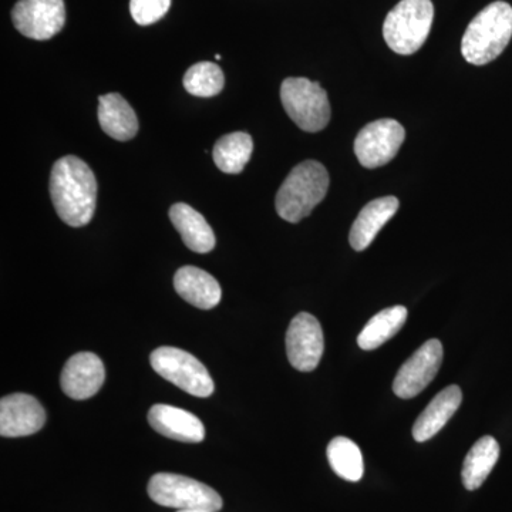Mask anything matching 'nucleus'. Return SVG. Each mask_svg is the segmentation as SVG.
Instances as JSON below:
<instances>
[{"label": "nucleus", "instance_id": "nucleus-1", "mask_svg": "<svg viewBox=\"0 0 512 512\" xmlns=\"http://www.w3.org/2000/svg\"><path fill=\"white\" fill-rule=\"evenodd\" d=\"M50 198L60 220L74 228L92 221L97 202V180L92 168L76 156L57 160L50 174Z\"/></svg>", "mask_w": 512, "mask_h": 512}, {"label": "nucleus", "instance_id": "nucleus-2", "mask_svg": "<svg viewBox=\"0 0 512 512\" xmlns=\"http://www.w3.org/2000/svg\"><path fill=\"white\" fill-rule=\"evenodd\" d=\"M511 37V5L494 2L471 20L461 40V53L468 63L484 66L504 52Z\"/></svg>", "mask_w": 512, "mask_h": 512}, {"label": "nucleus", "instance_id": "nucleus-3", "mask_svg": "<svg viewBox=\"0 0 512 512\" xmlns=\"http://www.w3.org/2000/svg\"><path fill=\"white\" fill-rule=\"evenodd\" d=\"M328 170L318 161L308 160L296 165L276 194V212L282 220L302 221L328 194Z\"/></svg>", "mask_w": 512, "mask_h": 512}, {"label": "nucleus", "instance_id": "nucleus-4", "mask_svg": "<svg viewBox=\"0 0 512 512\" xmlns=\"http://www.w3.org/2000/svg\"><path fill=\"white\" fill-rule=\"evenodd\" d=\"M433 19L431 0H402L384 20L383 36L387 46L397 55H413L426 43Z\"/></svg>", "mask_w": 512, "mask_h": 512}, {"label": "nucleus", "instance_id": "nucleus-5", "mask_svg": "<svg viewBox=\"0 0 512 512\" xmlns=\"http://www.w3.org/2000/svg\"><path fill=\"white\" fill-rule=\"evenodd\" d=\"M147 491L154 503L178 511L218 512L224 507L221 495L214 488L180 474H156L151 477Z\"/></svg>", "mask_w": 512, "mask_h": 512}, {"label": "nucleus", "instance_id": "nucleus-6", "mask_svg": "<svg viewBox=\"0 0 512 512\" xmlns=\"http://www.w3.org/2000/svg\"><path fill=\"white\" fill-rule=\"evenodd\" d=\"M281 100L286 114L306 133H318L328 126V94L318 82L305 77H288L281 86Z\"/></svg>", "mask_w": 512, "mask_h": 512}, {"label": "nucleus", "instance_id": "nucleus-7", "mask_svg": "<svg viewBox=\"0 0 512 512\" xmlns=\"http://www.w3.org/2000/svg\"><path fill=\"white\" fill-rule=\"evenodd\" d=\"M150 362L158 375L191 396L205 399L214 393V380L207 367L185 350L163 346L151 353Z\"/></svg>", "mask_w": 512, "mask_h": 512}, {"label": "nucleus", "instance_id": "nucleus-8", "mask_svg": "<svg viewBox=\"0 0 512 512\" xmlns=\"http://www.w3.org/2000/svg\"><path fill=\"white\" fill-rule=\"evenodd\" d=\"M404 138H406V131L399 121L392 119L373 121L357 134L355 140L357 160L369 170L383 167L397 156Z\"/></svg>", "mask_w": 512, "mask_h": 512}, {"label": "nucleus", "instance_id": "nucleus-9", "mask_svg": "<svg viewBox=\"0 0 512 512\" xmlns=\"http://www.w3.org/2000/svg\"><path fill=\"white\" fill-rule=\"evenodd\" d=\"M15 28L33 40H49L64 28L63 0H19L12 10Z\"/></svg>", "mask_w": 512, "mask_h": 512}, {"label": "nucleus", "instance_id": "nucleus-10", "mask_svg": "<svg viewBox=\"0 0 512 512\" xmlns=\"http://www.w3.org/2000/svg\"><path fill=\"white\" fill-rule=\"evenodd\" d=\"M443 362L440 340H427L413 356L403 363L393 382V392L400 399H413L423 392L439 373Z\"/></svg>", "mask_w": 512, "mask_h": 512}, {"label": "nucleus", "instance_id": "nucleus-11", "mask_svg": "<svg viewBox=\"0 0 512 512\" xmlns=\"http://www.w3.org/2000/svg\"><path fill=\"white\" fill-rule=\"evenodd\" d=\"M325 350L322 326L315 316L299 313L286 332L289 363L299 372H312L318 367Z\"/></svg>", "mask_w": 512, "mask_h": 512}, {"label": "nucleus", "instance_id": "nucleus-12", "mask_svg": "<svg viewBox=\"0 0 512 512\" xmlns=\"http://www.w3.org/2000/svg\"><path fill=\"white\" fill-rule=\"evenodd\" d=\"M46 423L42 404L29 394L16 393L0 400L2 437H26L37 433Z\"/></svg>", "mask_w": 512, "mask_h": 512}, {"label": "nucleus", "instance_id": "nucleus-13", "mask_svg": "<svg viewBox=\"0 0 512 512\" xmlns=\"http://www.w3.org/2000/svg\"><path fill=\"white\" fill-rule=\"evenodd\" d=\"M104 380L106 369L100 357L94 353L82 352L67 360L60 384L70 399L86 400L100 392Z\"/></svg>", "mask_w": 512, "mask_h": 512}, {"label": "nucleus", "instance_id": "nucleus-14", "mask_svg": "<svg viewBox=\"0 0 512 512\" xmlns=\"http://www.w3.org/2000/svg\"><path fill=\"white\" fill-rule=\"evenodd\" d=\"M148 423L161 436L181 443H201L205 427L195 414L168 404H156L148 412Z\"/></svg>", "mask_w": 512, "mask_h": 512}, {"label": "nucleus", "instance_id": "nucleus-15", "mask_svg": "<svg viewBox=\"0 0 512 512\" xmlns=\"http://www.w3.org/2000/svg\"><path fill=\"white\" fill-rule=\"evenodd\" d=\"M400 202L396 197H383L370 201L366 207L357 215L353 227L350 229L349 241L355 251H365L384 225L387 224L397 210H399Z\"/></svg>", "mask_w": 512, "mask_h": 512}, {"label": "nucleus", "instance_id": "nucleus-16", "mask_svg": "<svg viewBox=\"0 0 512 512\" xmlns=\"http://www.w3.org/2000/svg\"><path fill=\"white\" fill-rule=\"evenodd\" d=\"M174 288L185 302L198 309L215 308L221 302L222 291L214 276L197 266H183L174 276Z\"/></svg>", "mask_w": 512, "mask_h": 512}, {"label": "nucleus", "instance_id": "nucleus-17", "mask_svg": "<svg viewBox=\"0 0 512 512\" xmlns=\"http://www.w3.org/2000/svg\"><path fill=\"white\" fill-rule=\"evenodd\" d=\"M463 402V392L460 387L453 384L441 390L424 412L417 417L413 426V437L417 443L433 439L440 430L446 426L447 421L454 416Z\"/></svg>", "mask_w": 512, "mask_h": 512}, {"label": "nucleus", "instance_id": "nucleus-18", "mask_svg": "<svg viewBox=\"0 0 512 512\" xmlns=\"http://www.w3.org/2000/svg\"><path fill=\"white\" fill-rule=\"evenodd\" d=\"M170 220L180 232L185 247L197 254H208L215 248V235L207 220L184 202L170 208Z\"/></svg>", "mask_w": 512, "mask_h": 512}, {"label": "nucleus", "instance_id": "nucleus-19", "mask_svg": "<svg viewBox=\"0 0 512 512\" xmlns=\"http://www.w3.org/2000/svg\"><path fill=\"white\" fill-rule=\"evenodd\" d=\"M99 121L104 133L117 141H128L137 136L138 119L127 100L119 93L100 96Z\"/></svg>", "mask_w": 512, "mask_h": 512}, {"label": "nucleus", "instance_id": "nucleus-20", "mask_svg": "<svg viewBox=\"0 0 512 512\" xmlns=\"http://www.w3.org/2000/svg\"><path fill=\"white\" fill-rule=\"evenodd\" d=\"M500 458V444L491 436L477 441L464 460L461 478L468 491L478 490L490 476Z\"/></svg>", "mask_w": 512, "mask_h": 512}, {"label": "nucleus", "instance_id": "nucleus-21", "mask_svg": "<svg viewBox=\"0 0 512 512\" xmlns=\"http://www.w3.org/2000/svg\"><path fill=\"white\" fill-rule=\"evenodd\" d=\"M407 320L404 306H392L377 313L367 322L357 338V345L363 350H375L392 339L403 328Z\"/></svg>", "mask_w": 512, "mask_h": 512}, {"label": "nucleus", "instance_id": "nucleus-22", "mask_svg": "<svg viewBox=\"0 0 512 512\" xmlns=\"http://www.w3.org/2000/svg\"><path fill=\"white\" fill-rule=\"evenodd\" d=\"M254 141L247 133L227 134L215 143L212 158L218 168L225 174H239L251 160Z\"/></svg>", "mask_w": 512, "mask_h": 512}, {"label": "nucleus", "instance_id": "nucleus-23", "mask_svg": "<svg viewBox=\"0 0 512 512\" xmlns=\"http://www.w3.org/2000/svg\"><path fill=\"white\" fill-rule=\"evenodd\" d=\"M328 460L330 467L340 478L346 481L362 480L365 473V464L360 448L355 441L348 437H336L328 446Z\"/></svg>", "mask_w": 512, "mask_h": 512}, {"label": "nucleus", "instance_id": "nucleus-24", "mask_svg": "<svg viewBox=\"0 0 512 512\" xmlns=\"http://www.w3.org/2000/svg\"><path fill=\"white\" fill-rule=\"evenodd\" d=\"M225 79L221 67L211 62L194 64L184 76V87L197 97H214L224 89Z\"/></svg>", "mask_w": 512, "mask_h": 512}, {"label": "nucleus", "instance_id": "nucleus-25", "mask_svg": "<svg viewBox=\"0 0 512 512\" xmlns=\"http://www.w3.org/2000/svg\"><path fill=\"white\" fill-rule=\"evenodd\" d=\"M170 6L171 0H130L131 16L140 26H150L163 19Z\"/></svg>", "mask_w": 512, "mask_h": 512}, {"label": "nucleus", "instance_id": "nucleus-26", "mask_svg": "<svg viewBox=\"0 0 512 512\" xmlns=\"http://www.w3.org/2000/svg\"><path fill=\"white\" fill-rule=\"evenodd\" d=\"M178 512H214V511L197 510V511H178Z\"/></svg>", "mask_w": 512, "mask_h": 512}]
</instances>
